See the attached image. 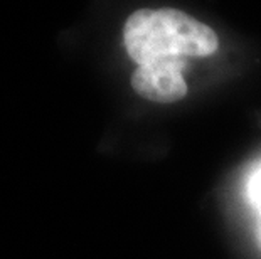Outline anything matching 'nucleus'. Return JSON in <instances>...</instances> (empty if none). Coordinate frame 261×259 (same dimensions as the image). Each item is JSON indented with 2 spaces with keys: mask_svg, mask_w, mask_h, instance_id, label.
<instances>
[{
  "mask_svg": "<svg viewBox=\"0 0 261 259\" xmlns=\"http://www.w3.org/2000/svg\"><path fill=\"white\" fill-rule=\"evenodd\" d=\"M126 54L137 66L175 64L186 68L191 57H207L219 49L213 27L180 9H138L123 25Z\"/></svg>",
  "mask_w": 261,
  "mask_h": 259,
  "instance_id": "f257e3e1",
  "label": "nucleus"
},
{
  "mask_svg": "<svg viewBox=\"0 0 261 259\" xmlns=\"http://www.w3.org/2000/svg\"><path fill=\"white\" fill-rule=\"evenodd\" d=\"M248 197H249V202L253 204V207L258 211L259 222H261V167L254 170L251 174V177H249ZM259 233H261V227H259Z\"/></svg>",
  "mask_w": 261,
  "mask_h": 259,
  "instance_id": "7ed1b4c3",
  "label": "nucleus"
},
{
  "mask_svg": "<svg viewBox=\"0 0 261 259\" xmlns=\"http://www.w3.org/2000/svg\"><path fill=\"white\" fill-rule=\"evenodd\" d=\"M184 69L175 64L137 66L130 82L133 91L143 100L160 104L177 103L184 100L189 91Z\"/></svg>",
  "mask_w": 261,
  "mask_h": 259,
  "instance_id": "f03ea898",
  "label": "nucleus"
}]
</instances>
